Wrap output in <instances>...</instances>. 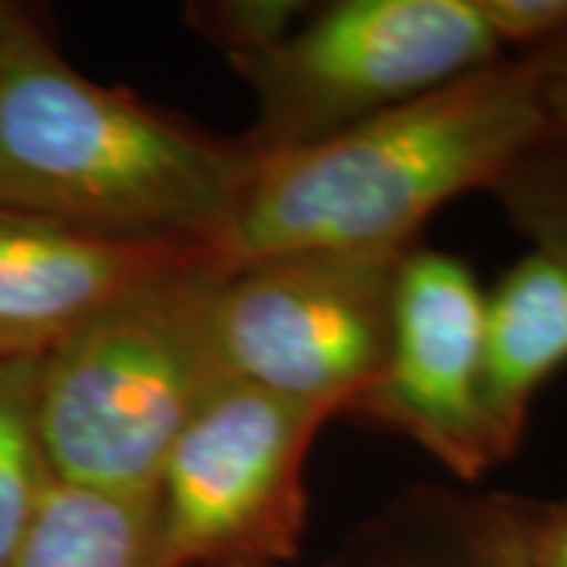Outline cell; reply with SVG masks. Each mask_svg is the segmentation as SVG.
<instances>
[{
    "label": "cell",
    "mask_w": 567,
    "mask_h": 567,
    "mask_svg": "<svg viewBox=\"0 0 567 567\" xmlns=\"http://www.w3.org/2000/svg\"><path fill=\"white\" fill-rule=\"evenodd\" d=\"M365 567H533L527 498L406 488L372 527Z\"/></svg>",
    "instance_id": "cell-10"
},
{
    "label": "cell",
    "mask_w": 567,
    "mask_h": 567,
    "mask_svg": "<svg viewBox=\"0 0 567 567\" xmlns=\"http://www.w3.org/2000/svg\"><path fill=\"white\" fill-rule=\"evenodd\" d=\"M309 10L312 3L303 0H212L189 3L183 20L205 41L221 48L227 61H237L287 39Z\"/></svg>",
    "instance_id": "cell-14"
},
{
    "label": "cell",
    "mask_w": 567,
    "mask_h": 567,
    "mask_svg": "<svg viewBox=\"0 0 567 567\" xmlns=\"http://www.w3.org/2000/svg\"><path fill=\"white\" fill-rule=\"evenodd\" d=\"M7 567H164L155 492L51 480Z\"/></svg>",
    "instance_id": "cell-11"
},
{
    "label": "cell",
    "mask_w": 567,
    "mask_h": 567,
    "mask_svg": "<svg viewBox=\"0 0 567 567\" xmlns=\"http://www.w3.org/2000/svg\"><path fill=\"white\" fill-rule=\"evenodd\" d=\"M527 546L533 567H567V502L527 498Z\"/></svg>",
    "instance_id": "cell-17"
},
{
    "label": "cell",
    "mask_w": 567,
    "mask_h": 567,
    "mask_svg": "<svg viewBox=\"0 0 567 567\" xmlns=\"http://www.w3.org/2000/svg\"><path fill=\"white\" fill-rule=\"evenodd\" d=\"M495 41L517 44L520 54L561 39L567 32V0H473Z\"/></svg>",
    "instance_id": "cell-15"
},
{
    "label": "cell",
    "mask_w": 567,
    "mask_h": 567,
    "mask_svg": "<svg viewBox=\"0 0 567 567\" xmlns=\"http://www.w3.org/2000/svg\"><path fill=\"white\" fill-rule=\"evenodd\" d=\"M406 249H303L227 265L215 287L224 375L344 416L382 372Z\"/></svg>",
    "instance_id": "cell-5"
},
{
    "label": "cell",
    "mask_w": 567,
    "mask_h": 567,
    "mask_svg": "<svg viewBox=\"0 0 567 567\" xmlns=\"http://www.w3.org/2000/svg\"><path fill=\"white\" fill-rule=\"evenodd\" d=\"M483 309L486 290L464 259L410 246L385 365L344 413L404 435L461 483L498 466L483 413Z\"/></svg>",
    "instance_id": "cell-7"
},
{
    "label": "cell",
    "mask_w": 567,
    "mask_h": 567,
    "mask_svg": "<svg viewBox=\"0 0 567 567\" xmlns=\"http://www.w3.org/2000/svg\"><path fill=\"white\" fill-rule=\"evenodd\" d=\"M39 360H0V567L10 565L51 476L39 439Z\"/></svg>",
    "instance_id": "cell-12"
},
{
    "label": "cell",
    "mask_w": 567,
    "mask_h": 567,
    "mask_svg": "<svg viewBox=\"0 0 567 567\" xmlns=\"http://www.w3.org/2000/svg\"><path fill=\"white\" fill-rule=\"evenodd\" d=\"M548 133L536 73L502 58L328 140L262 152L215 244L224 265L303 249H410L451 199L492 189Z\"/></svg>",
    "instance_id": "cell-2"
},
{
    "label": "cell",
    "mask_w": 567,
    "mask_h": 567,
    "mask_svg": "<svg viewBox=\"0 0 567 567\" xmlns=\"http://www.w3.org/2000/svg\"><path fill=\"white\" fill-rule=\"evenodd\" d=\"M473 0H338L287 39L237 58L259 152L300 148L502 61Z\"/></svg>",
    "instance_id": "cell-4"
},
{
    "label": "cell",
    "mask_w": 567,
    "mask_h": 567,
    "mask_svg": "<svg viewBox=\"0 0 567 567\" xmlns=\"http://www.w3.org/2000/svg\"><path fill=\"white\" fill-rule=\"evenodd\" d=\"M218 256L171 268L99 309L41 357L39 439L51 476L155 492L164 457L224 379Z\"/></svg>",
    "instance_id": "cell-3"
},
{
    "label": "cell",
    "mask_w": 567,
    "mask_h": 567,
    "mask_svg": "<svg viewBox=\"0 0 567 567\" xmlns=\"http://www.w3.org/2000/svg\"><path fill=\"white\" fill-rule=\"evenodd\" d=\"M567 365V262L529 249L486 293L483 413L498 464L527 429L539 388Z\"/></svg>",
    "instance_id": "cell-9"
},
{
    "label": "cell",
    "mask_w": 567,
    "mask_h": 567,
    "mask_svg": "<svg viewBox=\"0 0 567 567\" xmlns=\"http://www.w3.org/2000/svg\"><path fill=\"white\" fill-rule=\"evenodd\" d=\"M212 246L117 240L0 208V360H39L99 309Z\"/></svg>",
    "instance_id": "cell-8"
},
{
    "label": "cell",
    "mask_w": 567,
    "mask_h": 567,
    "mask_svg": "<svg viewBox=\"0 0 567 567\" xmlns=\"http://www.w3.org/2000/svg\"><path fill=\"white\" fill-rule=\"evenodd\" d=\"M13 3H0V39H3V29H7V22H10V17H13Z\"/></svg>",
    "instance_id": "cell-18"
},
{
    "label": "cell",
    "mask_w": 567,
    "mask_h": 567,
    "mask_svg": "<svg viewBox=\"0 0 567 567\" xmlns=\"http://www.w3.org/2000/svg\"><path fill=\"white\" fill-rule=\"evenodd\" d=\"M331 420L224 375L164 457L155 505L164 567H265L297 555L306 457Z\"/></svg>",
    "instance_id": "cell-6"
},
{
    "label": "cell",
    "mask_w": 567,
    "mask_h": 567,
    "mask_svg": "<svg viewBox=\"0 0 567 567\" xmlns=\"http://www.w3.org/2000/svg\"><path fill=\"white\" fill-rule=\"evenodd\" d=\"M488 193L533 249L555 252L567 262V136L548 130Z\"/></svg>",
    "instance_id": "cell-13"
},
{
    "label": "cell",
    "mask_w": 567,
    "mask_h": 567,
    "mask_svg": "<svg viewBox=\"0 0 567 567\" xmlns=\"http://www.w3.org/2000/svg\"><path fill=\"white\" fill-rule=\"evenodd\" d=\"M262 152L82 76L20 7L0 39V208L117 240H221Z\"/></svg>",
    "instance_id": "cell-1"
},
{
    "label": "cell",
    "mask_w": 567,
    "mask_h": 567,
    "mask_svg": "<svg viewBox=\"0 0 567 567\" xmlns=\"http://www.w3.org/2000/svg\"><path fill=\"white\" fill-rule=\"evenodd\" d=\"M536 73L539 99L546 107L548 130L567 136V32L561 39L548 41L543 48H533L520 54Z\"/></svg>",
    "instance_id": "cell-16"
}]
</instances>
